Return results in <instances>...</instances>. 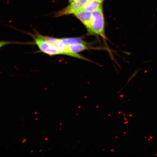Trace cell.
Returning <instances> with one entry per match:
<instances>
[{"label":"cell","mask_w":157,"mask_h":157,"mask_svg":"<svg viewBox=\"0 0 157 157\" xmlns=\"http://www.w3.org/2000/svg\"><path fill=\"white\" fill-rule=\"evenodd\" d=\"M34 38L35 43L42 52L50 56L62 54L61 53L56 47L45 40L40 35L37 37H34Z\"/></svg>","instance_id":"3"},{"label":"cell","mask_w":157,"mask_h":157,"mask_svg":"<svg viewBox=\"0 0 157 157\" xmlns=\"http://www.w3.org/2000/svg\"><path fill=\"white\" fill-rule=\"evenodd\" d=\"M104 0H90L84 6L82 10L88 12L92 13L102 5Z\"/></svg>","instance_id":"5"},{"label":"cell","mask_w":157,"mask_h":157,"mask_svg":"<svg viewBox=\"0 0 157 157\" xmlns=\"http://www.w3.org/2000/svg\"><path fill=\"white\" fill-rule=\"evenodd\" d=\"M48 138H46L45 139V140H48Z\"/></svg>","instance_id":"10"},{"label":"cell","mask_w":157,"mask_h":157,"mask_svg":"<svg viewBox=\"0 0 157 157\" xmlns=\"http://www.w3.org/2000/svg\"><path fill=\"white\" fill-rule=\"evenodd\" d=\"M60 40L63 44L67 46L79 44H86L85 41L79 38H64L60 39Z\"/></svg>","instance_id":"6"},{"label":"cell","mask_w":157,"mask_h":157,"mask_svg":"<svg viewBox=\"0 0 157 157\" xmlns=\"http://www.w3.org/2000/svg\"><path fill=\"white\" fill-rule=\"evenodd\" d=\"M74 15L81 21L87 29L88 33L90 34L92 21V13L88 12L82 9L75 13Z\"/></svg>","instance_id":"4"},{"label":"cell","mask_w":157,"mask_h":157,"mask_svg":"<svg viewBox=\"0 0 157 157\" xmlns=\"http://www.w3.org/2000/svg\"><path fill=\"white\" fill-rule=\"evenodd\" d=\"M88 48L87 44H79L68 46L69 51L72 54L77 53Z\"/></svg>","instance_id":"7"},{"label":"cell","mask_w":157,"mask_h":157,"mask_svg":"<svg viewBox=\"0 0 157 157\" xmlns=\"http://www.w3.org/2000/svg\"><path fill=\"white\" fill-rule=\"evenodd\" d=\"M10 42H0V48L5 45L9 44Z\"/></svg>","instance_id":"8"},{"label":"cell","mask_w":157,"mask_h":157,"mask_svg":"<svg viewBox=\"0 0 157 157\" xmlns=\"http://www.w3.org/2000/svg\"><path fill=\"white\" fill-rule=\"evenodd\" d=\"M42 151V150H41L40 151H39V152H40Z\"/></svg>","instance_id":"12"},{"label":"cell","mask_w":157,"mask_h":157,"mask_svg":"<svg viewBox=\"0 0 157 157\" xmlns=\"http://www.w3.org/2000/svg\"><path fill=\"white\" fill-rule=\"evenodd\" d=\"M38 119V118H37V119H35V120H36H36H37V119Z\"/></svg>","instance_id":"13"},{"label":"cell","mask_w":157,"mask_h":157,"mask_svg":"<svg viewBox=\"0 0 157 157\" xmlns=\"http://www.w3.org/2000/svg\"><path fill=\"white\" fill-rule=\"evenodd\" d=\"M74 0H69V1L70 2H71L72 1H73Z\"/></svg>","instance_id":"9"},{"label":"cell","mask_w":157,"mask_h":157,"mask_svg":"<svg viewBox=\"0 0 157 157\" xmlns=\"http://www.w3.org/2000/svg\"><path fill=\"white\" fill-rule=\"evenodd\" d=\"M26 140V139H25L24 140V141H23V143H24L25 142V141Z\"/></svg>","instance_id":"11"},{"label":"cell","mask_w":157,"mask_h":157,"mask_svg":"<svg viewBox=\"0 0 157 157\" xmlns=\"http://www.w3.org/2000/svg\"><path fill=\"white\" fill-rule=\"evenodd\" d=\"M105 18L102 5L92 13L91 32L90 34L100 35L105 38Z\"/></svg>","instance_id":"1"},{"label":"cell","mask_w":157,"mask_h":157,"mask_svg":"<svg viewBox=\"0 0 157 157\" xmlns=\"http://www.w3.org/2000/svg\"><path fill=\"white\" fill-rule=\"evenodd\" d=\"M90 0H74L70 5L65 8L58 12L56 16L59 17L62 15L74 14L77 12L83 9L84 6Z\"/></svg>","instance_id":"2"}]
</instances>
